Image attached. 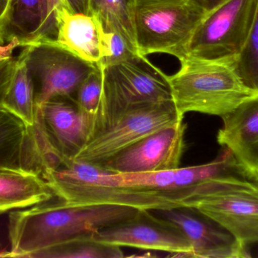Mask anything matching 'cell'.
<instances>
[{
    "instance_id": "1",
    "label": "cell",
    "mask_w": 258,
    "mask_h": 258,
    "mask_svg": "<svg viewBox=\"0 0 258 258\" xmlns=\"http://www.w3.org/2000/svg\"><path fill=\"white\" fill-rule=\"evenodd\" d=\"M138 210L115 204L69 205L60 200L12 211L9 217L11 257L33 258L47 248L124 221Z\"/></svg>"
},
{
    "instance_id": "2",
    "label": "cell",
    "mask_w": 258,
    "mask_h": 258,
    "mask_svg": "<svg viewBox=\"0 0 258 258\" xmlns=\"http://www.w3.org/2000/svg\"><path fill=\"white\" fill-rule=\"evenodd\" d=\"M168 76L173 102L182 116L199 112L221 118L258 92L245 86L235 63L187 56Z\"/></svg>"
},
{
    "instance_id": "3",
    "label": "cell",
    "mask_w": 258,
    "mask_h": 258,
    "mask_svg": "<svg viewBox=\"0 0 258 258\" xmlns=\"http://www.w3.org/2000/svg\"><path fill=\"white\" fill-rule=\"evenodd\" d=\"M183 207L192 208L218 223L246 248L258 244V180L247 174L202 183Z\"/></svg>"
},
{
    "instance_id": "4",
    "label": "cell",
    "mask_w": 258,
    "mask_h": 258,
    "mask_svg": "<svg viewBox=\"0 0 258 258\" xmlns=\"http://www.w3.org/2000/svg\"><path fill=\"white\" fill-rule=\"evenodd\" d=\"M209 12L199 0H136L135 28L138 54L165 53L181 62Z\"/></svg>"
},
{
    "instance_id": "5",
    "label": "cell",
    "mask_w": 258,
    "mask_h": 258,
    "mask_svg": "<svg viewBox=\"0 0 258 258\" xmlns=\"http://www.w3.org/2000/svg\"><path fill=\"white\" fill-rule=\"evenodd\" d=\"M102 69V98L95 115L92 137L129 109L172 100L168 76L147 56L139 55Z\"/></svg>"
},
{
    "instance_id": "6",
    "label": "cell",
    "mask_w": 258,
    "mask_h": 258,
    "mask_svg": "<svg viewBox=\"0 0 258 258\" xmlns=\"http://www.w3.org/2000/svg\"><path fill=\"white\" fill-rule=\"evenodd\" d=\"M98 165L68 160L43 174L54 195L69 205L115 204L144 210L176 208L155 192L107 184L98 177Z\"/></svg>"
},
{
    "instance_id": "7",
    "label": "cell",
    "mask_w": 258,
    "mask_h": 258,
    "mask_svg": "<svg viewBox=\"0 0 258 258\" xmlns=\"http://www.w3.org/2000/svg\"><path fill=\"white\" fill-rule=\"evenodd\" d=\"M183 118L173 100L129 109L92 136L73 160L101 165L140 139Z\"/></svg>"
},
{
    "instance_id": "8",
    "label": "cell",
    "mask_w": 258,
    "mask_h": 258,
    "mask_svg": "<svg viewBox=\"0 0 258 258\" xmlns=\"http://www.w3.org/2000/svg\"><path fill=\"white\" fill-rule=\"evenodd\" d=\"M258 0H228L209 12L196 30L187 56L236 63L248 39Z\"/></svg>"
},
{
    "instance_id": "9",
    "label": "cell",
    "mask_w": 258,
    "mask_h": 258,
    "mask_svg": "<svg viewBox=\"0 0 258 258\" xmlns=\"http://www.w3.org/2000/svg\"><path fill=\"white\" fill-rule=\"evenodd\" d=\"M23 50L34 83L38 109L56 98L75 100L79 86L97 66L53 40L27 45Z\"/></svg>"
},
{
    "instance_id": "10",
    "label": "cell",
    "mask_w": 258,
    "mask_h": 258,
    "mask_svg": "<svg viewBox=\"0 0 258 258\" xmlns=\"http://www.w3.org/2000/svg\"><path fill=\"white\" fill-rule=\"evenodd\" d=\"M98 242L114 246L154 250L172 257H191L192 248L181 229L152 211L139 209L133 216L98 230Z\"/></svg>"
},
{
    "instance_id": "11",
    "label": "cell",
    "mask_w": 258,
    "mask_h": 258,
    "mask_svg": "<svg viewBox=\"0 0 258 258\" xmlns=\"http://www.w3.org/2000/svg\"><path fill=\"white\" fill-rule=\"evenodd\" d=\"M186 128L183 120L163 127L98 166L118 174L156 172L180 168L185 149Z\"/></svg>"
},
{
    "instance_id": "12",
    "label": "cell",
    "mask_w": 258,
    "mask_h": 258,
    "mask_svg": "<svg viewBox=\"0 0 258 258\" xmlns=\"http://www.w3.org/2000/svg\"><path fill=\"white\" fill-rule=\"evenodd\" d=\"M52 146L42 129L30 127L0 107V168L43 175L49 168Z\"/></svg>"
},
{
    "instance_id": "13",
    "label": "cell",
    "mask_w": 258,
    "mask_h": 258,
    "mask_svg": "<svg viewBox=\"0 0 258 258\" xmlns=\"http://www.w3.org/2000/svg\"><path fill=\"white\" fill-rule=\"evenodd\" d=\"M152 212L181 229L192 246L191 257H249L248 249L231 233L192 208L178 207Z\"/></svg>"
},
{
    "instance_id": "14",
    "label": "cell",
    "mask_w": 258,
    "mask_h": 258,
    "mask_svg": "<svg viewBox=\"0 0 258 258\" xmlns=\"http://www.w3.org/2000/svg\"><path fill=\"white\" fill-rule=\"evenodd\" d=\"M38 116L48 139L65 162L73 160L92 137L95 115L83 112L74 99L50 100L38 109Z\"/></svg>"
},
{
    "instance_id": "15",
    "label": "cell",
    "mask_w": 258,
    "mask_h": 258,
    "mask_svg": "<svg viewBox=\"0 0 258 258\" xmlns=\"http://www.w3.org/2000/svg\"><path fill=\"white\" fill-rule=\"evenodd\" d=\"M218 143L230 150L238 165L258 180V94L222 117Z\"/></svg>"
},
{
    "instance_id": "16",
    "label": "cell",
    "mask_w": 258,
    "mask_h": 258,
    "mask_svg": "<svg viewBox=\"0 0 258 258\" xmlns=\"http://www.w3.org/2000/svg\"><path fill=\"white\" fill-rule=\"evenodd\" d=\"M53 42L90 63L98 64L105 56V32L94 15L74 13L63 7L56 14Z\"/></svg>"
},
{
    "instance_id": "17",
    "label": "cell",
    "mask_w": 258,
    "mask_h": 258,
    "mask_svg": "<svg viewBox=\"0 0 258 258\" xmlns=\"http://www.w3.org/2000/svg\"><path fill=\"white\" fill-rule=\"evenodd\" d=\"M54 196L39 173L0 168V214L47 202Z\"/></svg>"
},
{
    "instance_id": "18",
    "label": "cell",
    "mask_w": 258,
    "mask_h": 258,
    "mask_svg": "<svg viewBox=\"0 0 258 258\" xmlns=\"http://www.w3.org/2000/svg\"><path fill=\"white\" fill-rule=\"evenodd\" d=\"M47 15V0H9L3 27L5 43L18 39L21 47L39 36Z\"/></svg>"
},
{
    "instance_id": "19",
    "label": "cell",
    "mask_w": 258,
    "mask_h": 258,
    "mask_svg": "<svg viewBox=\"0 0 258 258\" xmlns=\"http://www.w3.org/2000/svg\"><path fill=\"white\" fill-rule=\"evenodd\" d=\"M3 107L27 125L30 127L36 125L38 108L34 83L27 68L24 50L18 56V63Z\"/></svg>"
},
{
    "instance_id": "20",
    "label": "cell",
    "mask_w": 258,
    "mask_h": 258,
    "mask_svg": "<svg viewBox=\"0 0 258 258\" xmlns=\"http://www.w3.org/2000/svg\"><path fill=\"white\" fill-rule=\"evenodd\" d=\"M135 2L136 0H89V15H94L99 21L104 32L121 35L138 53L135 28Z\"/></svg>"
},
{
    "instance_id": "21",
    "label": "cell",
    "mask_w": 258,
    "mask_h": 258,
    "mask_svg": "<svg viewBox=\"0 0 258 258\" xmlns=\"http://www.w3.org/2000/svg\"><path fill=\"white\" fill-rule=\"evenodd\" d=\"M120 247L98 242L93 234L83 235L47 248L33 258H122Z\"/></svg>"
},
{
    "instance_id": "22",
    "label": "cell",
    "mask_w": 258,
    "mask_h": 258,
    "mask_svg": "<svg viewBox=\"0 0 258 258\" xmlns=\"http://www.w3.org/2000/svg\"><path fill=\"white\" fill-rule=\"evenodd\" d=\"M235 66L245 86L258 92V4L249 35Z\"/></svg>"
},
{
    "instance_id": "23",
    "label": "cell",
    "mask_w": 258,
    "mask_h": 258,
    "mask_svg": "<svg viewBox=\"0 0 258 258\" xmlns=\"http://www.w3.org/2000/svg\"><path fill=\"white\" fill-rule=\"evenodd\" d=\"M104 73L101 66L96 68L84 79L77 89L75 101L81 110L90 115L98 112L102 98Z\"/></svg>"
},
{
    "instance_id": "24",
    "label": "cell",
    "mask_w": 258,
    "mask_h": 258,
    "mask_svg": "<svg viewBox=\"0 0 258 258\" xmlns=\"http://www.w3.org/2000/svg\"><path fill=\"white\" fill-rule=\"evenodd\" d=\"M105 56L98 63L101 68L116 65L139 56L121 35L113 32H105Z\"/></svg>"
},
{
    "instance_id": "25",
    "label": "cell",
    "mask_w": 258,
    "mask_h": 258,
    "mask_svg": "<svg viewBox=\"0 0 258 258\" xmlns=\"http://www.w3.org/2000/svg\"><path fill=\"white\" fill-rule=\"evenodd\" d=\"M18 56L0 61V107H3L5 98L12 83L18 63Z\"/></svg>"
},
{
    "instance_id": "26",
    "label": "cell",
    "mask_w": 258,
    "mask_h": 258,
    "mask_svg": "<svg viewBox=\"0 0 258 258\" xmlns=\"http://www.w3.org/2000/svg\"><path fill=\"white\" fill-rule=\"evenodd\" d=\"M70 10L74 13L89 15V0H65Z\"/></svg>"
},
{
    "instance_id": "27",
    "label": "cell",
    "mask_w": 258,
    "mask_h": 258,
    "mask_svg": "<svg viewBox=\"0 0 258 258\" xmlns=\"http://www.w3.org/2000/svg\"><path fill=\"white\" fill-rule=\"evenodd\" d=\"M17 47H21V42L18 39H13L4 45H0V61L13 57L14 50Z\"/></svg>"
},
{
    "instance_id": "28",
    "label": "cell",
    "mask_w": 258,
    "mask_h": 258,
    "mask_svg": "<svg viewBox=\"0 0 258 258\" xmlns=\"http://www.w3.org/2000/svg\"><path fill=\"white\" fill-rule=\"evenodd\" d=\"M9 5V0H0V45L6 44L3 38V27H4Z\"/></svg>"
},
{
    "instance_id": "29",
    "label": "cell",
    "mask_w": 258,
    "mask_h": 258,
    "mask_svg": "<svg viewBox=\"0 0 258 258\" xmlns=\"http://www.w3.org/2000/svg\"><path fill=\"white\" fill-rule=\"evenodd\" d=\"M199 1L208 12H210L224 3H227L228 0H199Z\"/></svg>"
},
{
    "instance_id": "30",
    "label": "cell",
    "mask_w": 258,
    "mask_h": 258,
    "mask_svg": "<svg viewBox=\"0 0 258 258\" xmlns=\"http://www.w3.org/2000/svg\"><path fill=\"white\" fill-rule=\"evenodd\" d=\"M0 257H10V252L9 251H0Z\"/></svg>"
}]
</instances>
